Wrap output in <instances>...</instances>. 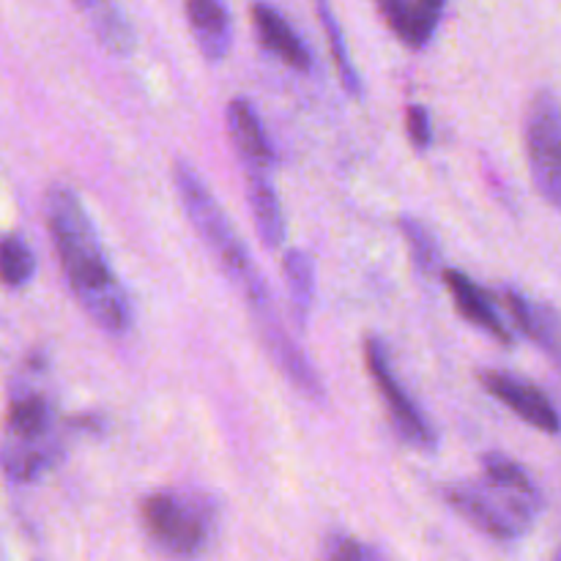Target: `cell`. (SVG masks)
Segmentation results:
<instances>
[{
    "label": "cell",
    "mask_w": 561,
    "mask_h": 561,
    "mask_svg": "<svg viewBox=\"0 0 561 561\" xmlns=\"http://www.w3.org/2000/svg\"><path fill=\"white\" fill-rule=\"evenodd\" d=\"M482 387L493 398L502 400L513 414L529 422L531 427L548 433V436H557L559 433V414L553 409V400L531 381L510 376V373H482Z\"/></svg>",
    "instance_id": "obj_7"
},
{
    "label": "cell",
    "mask_w": 561,
    "mask_h": 561,
    "mask_svg": "<svg viewBox=\"0 0 561 561\" xmlns=\"http://www.w3.org/2000/svg\"><path fill=\"white\" fill-rule=\"evenodd\" d=\"M173 175L175 190H179V197L181 203H184V211L186 217H190L192 228L197 230V236H201L203 244L208 247V252L217 257V263L222 266V272L228 274L230 283H233L241 294H250L252 288L266 283L261 268L252 263L244 241L239 239L236 228L230 225L228 214L222 211L219 201L211 195L206 181L195 173V168L186 162H179Z\"/></svg>",
    "instance_id": "obj_2"
},
{
    "label": "cell",
    "mask_w": 561,
    "mask_h": 561,
    "mask_svg": "<svg viewBox=\"0 0 561 561\" xmlns=\"http://www.w3.org/2000/svg\"><path fill=\"white\" fill-rule=\"evenodd\" d=\"M228 131L233 137V146L239 151L241 164L244 168H263L274 170V148L268 142L266 129H263L261 118H257L255 107L250 99L236 96L228 104Z\"/></svg>",
    "instance_id": "obj_9"
},
{
    "label": "cell",
    "mask_w": 561,
    "mask_h": 561,
    "mask_svg": "<svg viewBox=\"0 0 561 561\" xmlns=\"http://www.w3.org/2000/svg\"><path fill=\"white\" fill-rule=\"evenodd\" d=\"M400 230H403L405 241H409L411 257H414V266L422 274H433L442 261V250H438V241L420 219L414 217H400Z\"/></svg>",
    "instance_id": "obj_21"
},
{
    "label": "cell",
    "mask_w": 561,
    "mask_h": 561,
    "mask_svg": "<svg viewBox=\"0 0 561 561\" xmlns=\"http://www.w3.org/2000/svg\"><path fill=\"white\" fill-rule=\"evenodd\" d=\"M60 460L58 438H9L0 444V469L14 482H33Z\"/></svg>",
    "instance_id": "obj_14"
},
{
    "label": "cell",
    "mask_w": 561,
    "mask_h": 561,
    "mask_svg": "<svg viewBox=\"0 0 561 561\" xmlns=\"http://www.w3.org/2000/svg\"><path fill=\"white\" fill-rule=\"evenodd\" d=\"M526 151L537 192L557 208L561 201V121L557 93L548 88L537 93L529 107Z\"/></svg>",
    "instance_id": "obj_5"
},
{
    "label": "cell",
    "mask_w": 561,
    "mask_h": 561,
    "mask_svg": "<svg viewBox=\"0 0 561 561\" xmlns=\"http://www.w3.org/2000/svg\"><path fill=\"white\" fill-rule=\"evenodd\" d=\"M387 25L403 38L409 47L420 49L436 33L447 0H376Z\"/></svg>",
    "instance_id": "obj_10"
},
{
    "label": "cell",
    "mask_w": 561,
    "mask_h": 561,
    "mask_svg": "<svg viewBox=\"0 0 561 561\" xmlns=\"http://www.w3.org/2000/svg\"><path fill=\"white\" fill-rule=\"evenodd\" d=\"M252 25H255L257 38L268 53L277 55L283 64H288L296 71H310L312 69V53L299 33L290 27V22L279 14L277 9L266 3L252 5Z\"/></svg>",
    "instance_id": "obj_12"
},
{
    "label": "cell",
    "mask_w": 561,
    "mask_h": 561,
    "mask_svg": "<svg viewBox=\"0 0 561 561\" xmlns=\"http://www.w3.org/2000/svg\"><path fill=\"white\" fill-rule=\"evenodd\" d=\"M186 20L206 60L219 64L233 47V22L222 0H186Z\"/></svg>",
    "instance_id": "obj_13"
},
{
    "label": "cell",
    "mask_w": 561,
    "mask_h": 561,
    "mask_svg": "<svg viewBox=\"0 0 561 561\" xmlns=\"http://www.w3.org/2000/svg\"><path fill=\"white\" fill-rule=\"evenodd\" d=\"M444 283H447L449 294H453L455 305H458V312L466 321L485 329V332L493 334L499 343H513V332H510L507 323L502 321V316H499L496 305H493L488 290H482L474 279H469L463 272H458V268H447V272H444Z\"/></svg>",
    "instance_id": "obj_11"
},
{
    "label": "cell",
    "mask_w": 561,
    "mask_h": 561,
    "mask_svg": "<svg viewBox=\"0 0 561 561\" xmlns=\"http://www.w3.org/2000/svg\"><path fill=\"white\" fill-rule=\"evenodd\" d=\"M504 305L513 312L515 327L535 340L542 351H548L551 359L559 356V316L546 301L526 299L518 290H504Z\"/></svg>",
    "instance_id": "obj_16"
},
{
    "label": "cell",
    "mask_w": 561,
    "mask_h": 561,
    "mask_svg": "<svg viewBox=\"0 0 561 561\" xmlns=\"http://www.w3.org/2000/svg\"><path fill=\"white\" fill-rule=\"evenodd\" d=\"M365 362L373 381H376L378 392H381L383 403H387L389 416H392L400 436H403L409 444H414V447L425 449V453H433L438 444L436 431H433L431 420L420 411V405L411 400V394L400 387L398 376H394L392 370V362H389L387 345H383L378 337L367 340Z\"/></svg>",
    "instance_id": "obj_6"
},
{
    "label": "cell",
    "mask_w": 561,
    "mask_h": 561,
    "mask_svg": "<svg viewBox=\"0 0 561 561\" xmlns=\"http://www.w3.org/2000/svg\"><path fill=\"white\" fill-rule=\"evenodd\" d=\"M482 471H485V480L496 482V485L510 488V491L518 493H529V496H542L540 485H537L518 463H513V460L504 458V455H485V458H482Z\"/></svg>",
    "instance_id": "obj_22"
},
{
    "label": "cell",
    "mask_w": 561,
    "mask_h": 561,
    "mask_svg": "<svg viewBox=\"0 0 561 561\" xmlns=\"http://www.w3.org/2000/svg\"><path fill=\"white\" fill-rule=\"evenodd\" d=\"M283 274L285 288H288L290 296V307H294V318L305 329L312 305H316V263H312L307 252L290 250L283 257Z\"/></svg>",
    "instance_id": "obj_17"
},
{
    "label": "cell",
    "mask_w": 561,
    "mask_h": 561,
    "mask_svg": "<svg viewBox=\"0 0 561 561\" xmlns=\"http://www.w3.org/2000/svg\"><path fill=\"white\" fill-rule=\"evenodd\" d=\"M49 241L58 252L71 294L96 327L110 334H126L131 329V301L110 266L99 241L96 225L88 217L77 192L66 184H53L44 197Z\"/></svg>",
    "instance_id": "obj_1"
},
{
    "label": "cell",
    "mask_w": 561,
    "mask_h": 561,
    "mask_svg": "<svg viewBox=\"0 0 561 561\" xmlns=\"http://www.w3.org/2000/svg\"><path fill=\"white\" fill-rule=\"evenodd\" d=\"M447 502L474 529L493 540H518L535 526L542 510V496L510 491L496 482H458L444 491Z\"/></svg>",
    "instance_id": "obj_3"
},
{
    "label": "cell",
    "mask_w": 561,
    "mask_h": 561,
    "mask_svg": "<svg viewBox=\"0 0 561 561\" xmlns=\"http://www.w3.org/2000/svg\"><path fill=\"white\" fill-rule=\"evenodd\" d=\"M142 526L162 551L195 557L211 542V513L203 502L181 493H151L142 502Z\"/></svg>",
    "instance_id": "obj_4"
},
{
    "label": "cell",
    "mask_w": 561,
    "mask_h": 561,
    "mask_svg": "<svg viewBox=\"0 0 561 561\" xmlns=\"http://www.w3.org/2000/svg\"><path fill=\"white\" fill-rule=\"evenodd\" d=\"M53 431V409L42 394H20L5 414L9 438H44Z\"/></svg>",
    "instance_id": "obj_18"
},
{
    "label": "cell",
    "mask_w": 561,
    "mask_h": 561,
    "mask_svg": "<svg viewBox=\"0 0 561 561\" xmlns=\"http://www.w3.org/2000/svg\"><path fill=\"white\" fill-rule=\"evenodd\" d=\"M244 186L247 206H250L257 236L268 250H277L285 241V214L277 190L272 184V170L244 168Z\"/></svg>",
    "instance_id": "obj_8"
},
{
    "label": "cell",
    "mask_w": 561,
    "mask_h": 561,
    "mask_svg": "<svg viewBox=\"0 0 561 561\" xmlns=\"http://www.w3.org/2000/svg\"><path fill=\"white\" fill-rule=\"evenodd\" d=\"M71 3L80 9V14L91 25L93 36L107 53L118 55V58H129L135 53V27L115 0H71Z\"/></svg>",
    "instance_id": "obj_15"
},
{
    "label": "cell",
    "mask_w": 561,
    "mask_h": 561,
    "mask_svg": "<svg viewBox=\"0 0 561 561\" xmlns=\"http://www.w3.org/2000/svg\"><path fill=\"white\" fill-rule=\"evenodd\" d=\"M405 129H409V137L414 140L416 148H427L433 142L431 113L422 104H411L409 107V113H405Z\"/></svg>",
    "instance_id": "obj_23"
},
{
    "label": "cell",
    "mask_w": 561,
    "mask_h": 561,
    "mask_svg": "<svg viewBox=\"0 0 561 561\" xmlns=\"http://www.w3.org/2000/svg\"><path fill=\"white\" fill-rule=\"evenodd\" d=\"M316 11H318V20H321L323 33H327V42H329V49H332L334 66H337L340 82H343V88L351 93V96H362V77L359 71H356L354 60H351L348 42H345L343 27H340L337 16H334L332 3H329V0H316Z\"/></svg>",
    "instance_id": "obj_19"
},
{
    "label": "cell",
    "mask_w": 561,
    "mask_h": 561,
    "mask_svg": "<svg viewBox=\"0 0 561 561\" xmlns=\"http://www.w3.org/2000/svg\"><path fill=\"white\" fill-rule=\"evenodd\" d=\"M327 553L329 559H337V561H348V559H378L381 553L373 551V548L362 546V542L351 540V537H332L327 542Z\"/></svg>",
    "instance_id": "obj_24"
},
{
    "label": "cell",
    "mask_w": 561,
    "mask_h": 561,
    "mask_svg": "<svg viewBox=\"0 0 561 561\" xmlns=\"http://www.w3.org/2000/svg\"><path fill=\"white\" fill-rule=\"evenodd\" d=\"M36 272V257L31 247L20 236H5L0 239V283L9 288H22L33 279Z\"/></svg>",
    "instance_id": "obj_20"
}]
</instances>
